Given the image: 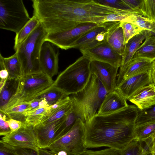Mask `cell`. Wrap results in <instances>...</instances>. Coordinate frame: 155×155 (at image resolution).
<instances>
[{
    "mask_svg": "<svg viewBox=\"0 0 155 155\" xmlns=\"http://www.w3.org/2000/svg\"><path fill=\"white\" fill-rule=\"evenodd\" d=\"M33 15L48 33L62 32L80 24L106 22L110 14L127 11L111 8L95 0H32Z\"/></svg>",
    "mask_w": 155,
    "mask_h": 155,
    "instance_id": "obj_1",
    "label": "cell"
},
{
    "mask_svg": "<svg viewBox=\"0 0 155 155\" xmlns=\"http://www.w3.org/2000/svg\"><path fill=\"white\" fill-rule=\"evenodd\" d=\"M139 110L136 106L128 105L111 113L96 115L85 124L87 148L107 147L123 150L134 139Z\"/></svg>",
    "mask_w": 155,
    "mask_h": 155,
    "instance_id": "obj_2",
    "label": "cell"
},
{
    "mask_svg": "<svg viewBox=\"0 0 155 155\" xmlns=\"http://www.w3.org/2000/svg\"><path fill=\"white\" fill-rule=\"evenodd\" d=\"M108 92L96 75L91 73L80 91L69 96L80 118L86 124L96 115Z\"/></svg>",
    "mask_w": 155,
    "mask_h": 155,
    "instance_id": "obj_3",
    "label": "cell"
},
{
    "mask_svg": "<svg viewBox=\"0 0 155 155\" xmlns=\"http://www.w3.org/2000/svg\"><path fill=\"white\" fill-rule=\"evenodd\" d=\"M91 60L89 57L82 55L59 74L53 85L69 96L80 91L91 74Z\"/></svg>",
    "mask_w": 155,
    "mask_h": 155,
    "instance_id": "obj_4",
    "label": "cell"
},
{
    "mask_svg": "<svg viewBox=\"0 0 155 155\" xmlns=\"http://www.w3.org/2000/svg\"><path fill=\"white\" fill-rule=\"evenodd\" d=\"M48 33L40 22L15 51L21 63L23 75L41 72L40 54Z\"/></svg>",
    "mask_w": 155,
    "mask_h": 155,
    "instance_id": "obj_5",
    "label": "cell"
},
{
    "mask_svg": "<svg viewBox=\"0 0 155 155\" xmlns=\"http://www.w3.org/2000/svg\"><path fill=\"white\" fill-rule=\"evenodd\" d=\"M52 78L42 72L23 75L19 80L17 90L0 111H4L20 104L29 102L48 89L53 84Z\"/></svg>",
    "mask_w": 155,
    "mask_h": 155,
    "instance_id": "obj_6",
    "label": "cell"
},
{
    "mask_svg": "<svg viewBox=\"0 0 155 155\" xmlns=\"http://www.w3.org/2000/svg\"><path fill=\"white\" fill-rule=\"evenodd\" d=\"M22 0H0V28L18 33L30 19Z\"/></svg>",
    "mask_w": 155,
    "mask_h": 155,
    "instance_id": "obj_7",
    "label": "cell"
},
{
    "mask_svg": "<svg viewBox=\"0 0 155 155\" xmlns=\"http://www.w3.org/2000/svg\"><path fill=\"white\" fill-rule=\"evenodd\" d=\"M85 124L78 118L71 129L66 134L53 142L46 149L57 154L60 151L68 155H77L87 150L84 143Z\"/></svg>",
    "mask_w": 155,
    "mask_h": 155,
    "instance_id": "obj_8",
    "label": "cell"
},
{
    "mask_svg": "<svg viewBox=\"0 0 155 155\" xmlns=\"http://www.w3.org/2000/svg\"><path fill=\"white\" fill-rule=\"evenodd\" d=\"M99 24L87 22L81 24L71 29L62 32L48 33L45 41L66 50L73 48L74 44L86 33Z\"/></svg>",
    "mask_w": 155,
    "mask_h": 155,
    "instance_id": "obj_9",
    "label": "cell"
},
{
    "mask_svg": "<svg viewBox=\"0 0 155 155\" xmlns=\"http://www.w3.org/2000/svg\"><path fill=\"white\" fill-rule=\"evenodd\" d=\"M82 55L89 57L91 60L106 63L120 68L122 56L118 54L105 40L91 48L80 50Z\"/></svg>",
    "mask_w": 155,
    "mask_h": 155,
    "instance_id": "obj_10",
    "label": "cell"
},
{
    "mask_svg": "<svg viewBox=\"0 0 155 155\" xmlns=\"http://www.w3.org/2000/svg\"><path fill=\"white\" fill-rule=\"evenodd\" d=\"M2 140L14 147L38 151L39 148L33 127L26 124L16 131L3 136Z\"/></svg>",
    "mask_w": 155,
    "mask_h": 155,
    "instance_id": "obj_11",
    "label": "cell"
},
{
    "mask_svg": "<svg viewBox=\"0 0 155 155\" xmlns=\"http://www.w3.org/2000/svg\"><path fill=\"white\" fill-rule=\"evenodd\" d=\"M119 68L105 62L91 60V73L97 75L108 93L115 90Z\"/></svg>",
    "mask_w": 155,
    "mask_h": 155,
    "instance_id": "obj_12",
    "label": "cell"
},
{
    "mask_svg": "<svg viewBox=\"0 0 155 155\" xmlns=\"http://www.w3.org/2000/svg\"><path fill=\"white\" fill-rule=\"evenodd\" d=\"M59 54L52 44L44 42L40 52V65L41 71L51 78L58 72Z\"/></svg>",
    "mask_w": 155,
    "mask_h": 155,
    "instance_id": "obj_13",
    "label": "cell"
},
{
    "mask_svg": "<svg viewBox=\"0 0 155 155\" xmlns=\"http://www.w3.org/2000/svg\"><path fill=\"white\" fill-rule=\"evenodd\" d=\"M151 71L138 74L122 81L115 90L128 100L140 88L153 84Z\"/></svg>",
    "mask_w": 155,
    "mask_h": 155,
    "instance_id": "obj_14",
    "label": "cell"
},
{
    "mask_svg": "<svg viewBox=\"0 0 155 155\" xmlns=\"http://www.w3.org/2000/svg\"><path fill=\"white\" fill-rule=\"evenodd\" d=\"M152 32L143 30L130 38L125 44L124 54L117 81V86L122 81L125 71L135 53L146 38Z\"/></svg>",
    "mask_w": 155,
    "mask_h": 155,
    "instance_id": "obj_15",
    "label": "cell"
},
{
    "mask_svg": "<svg viewBox=\"0 0 155 155\" xmlns=\"http://www.w3.org/2000/svg\"><path fill=\"white\" fill-rule=\"evenodd\" d=\"M66 115L54 122L45 125L39 124L33 127L39 148L47 149L53 142L56 132Z\"/></svg>",
    "mask_w": 155,
    "mask_h": 155,
    "instance_id": "obj_16",
    "label": "cell"
},
{
    "mask_svg": "<svg viewBox=\"0 0 155 155\" xmlns=\"http://www.w3.org/2000/svg\"><path fill=\"white\" fill-rule=\"evenodd\" d=\"M138 109L143 110L155 104V86L153 84L137 91L128 100Z\"/></svg>",
    "mask_w": 155,
    "mask_h": 155,
    "instance_id": "obj_17",
    "label": "cell"
},
{
    "mask_svg": "<svg viewBox=\"0 0 155 155\" xmlns=\"http://www.w3.org/2000/svg\"><path fill=\"white\" fill-rule=\"evenodd\" d=\"M128 105L126 99L118 91L115 90L107 94L98 110L97 114L111 113Z\"/></svg>",
    "mask_w": 155,
    "mask_h": 155,
    "instance_id": "obj_18",
    "label": "cell"
},
{
    "mask_svg": "<svg viewBox=\"0 0 155 155\" xmlns=\"http://www.w3.org/2000/svg\"><path fill=\"white\" fill-rule=\"evenodd\" d=\"M115 22H106L99 24L82 36L74 44L72 48L80 50L91 48L99 43L96 41L97 35L101 32L107 31Z\"/></svg>",
    "mask_w": 155,
    "mask_h": 155,
    "instance_id": "obj_19",
    "label": "cell"
},
{
    "mask_svg": "<svg viewBox=\"0 0 155 155\" xmlns=\"http://www.w3.org/2000/svg\"><path fill=\"white\" fill-rule=\"evenodd\" d=\"M120 22L116 21L108 30L106 40L118 54L123 56L125 47L122 29Z\"/></svg>",
    "mask_w": 155,
    "mask_h": 155,
    "instance_id": "obj_20",
    "label": "cell"
},
{
    "mask_svg": "<svg viewBox=\"0 0 155 155\" xmlns=\"http://www.w3.org/2000/svg\"><path fill=\"white\" fill-rule=\"evenodd\" d=\"M0 64L1 69L8 71V78L19 80L23 76L21 63L16 52L7 58L4 57L0 53Z\"/></svg>",
    "mask_w": 155,
    "mask_h": 155,
    "instance_id": "obj_21",
    "label": "cell"
},
{
    "mask_svg": "<svg viewBox=\"0 0 155 155\" xmlns=\"http://www.w3.org/2000/svg\"><path fill=\"white\" fill-rule=\"evenodd\" d=\"M152 61L144 58H133L125 71L122 81L138 74L150 71L152 68Z\"/></svg>",
    "mask_w": 155,
    "mask_h": 155,
    "instance_id": "obj_22",
    "label": "cell"
},
{
    "mask_svg": "<svg viewBox=\"0 0 155 155\" xmlns=\"http://www.w3.org/2000/svg\"><path fill=\"white\" fill-rule=\"evenodd\" d=\"M144 58L152 61L155 60V35L152 33L146 38L133 58Z\"/></svg>",
    "mask_w": 155,
    "mask_h": 155,
    "instance_id": "obj_23",
    "label": "cell"
},
{
    "mask_svg": "<svg viewBox=\"0 0 155 155\" xmlns=\"http://www.w3.org/2000/svg\"><path fill=\"white\" fill-rule=\"evenodd\" d=\"M19 80L8 78L4 86L0 91V110L5 107L16 93Z\"/></svg>",
    "mask_w": 155,
    "mask_h": 155,
    "instance_id": "obj_24",
    "label": "cell"
},
{
    "mask_svg": "<svg viewBox=\"0 0 155 155\" xmlns=\"http://www.w3.org/2000/svg\"><path fill=\"white\" fill-rule=\"evenodd\" d=\"M50 112L49 106L39 108L26 112L24 114V123L26 125L34 127L40 124Z\"/></svg>",
    "mask_w": 155,
    "mask_h": 155,
    "instance_id": "obj_25",
    "label": "cell"
},
{
    "mask_svg": "<svg viewBox=\"0 0 155 155\" xmlns=\"http://www.w3.org/2000/svg\"><path fill=\"white\" fill-rule=\"evenodd\" d=\"M121 152V155H146L150 152V144L134 139Z\"/></svg>",
    "mask_w": 155,
    "mask_h": 155,
    "instance_id": "obj_26",
    "label": "cell"
},
{
    "mask_svg": "<svg viewBox=\"0 0 155 155\" xmlns=\"http://www.w3.org/2000/svg\"><path fill=\"white\" fill-rule=\"evenodd\" d=\"M40 22L38 18L33 15L26 25L16 34L14 46V49L15 51L21 44L37 27Z\"/></svg>",
    "mask_w": 155,
    "mask_h": 155,
    "instance_id": "obj_27",
    "label": "cell"
},
{
    "mask_svg": "<svg viewBox=\"0 0 155 155\" xmlns=\"http://www.w3.org/2000/svg\"><path fill=\"white\" fill-rule=\"evenodd\" d=\"M79 118L80 117L77 111L73 106L72 109L66 115L63 121L56 131L53 142L67 133Z\"/></svg>",
    "mask_w": 155,
    "mask_h": 155,
    "instance_id": "obj_28",
    "label": "cell"
},
{
    "mask_svg": "<svg viewBox=\"0 0 155 155\" xmlns=\"http://www.w3.org/2000/svg\"><path fill=\"white\" fill-rule=\"evenodd\" d=\"M134 139L142 141L155 137V122L135 126L134 131Z\"/></svg>",
    "mask_w": 155,
    "mask_h": 155,
    "instance_id": "obj_29",
    "label": "cell"
},
{
    "mask_svg": "<svg viewBox=\"0 0 155 155\" xmlns=\"http://www.w3.org/2000/svg\"><path fill=\"white\" fill-rule=\"evenodd\" d=\"M68 96L53 84L48 89L36 98L45 100L50 106Z\"/></svg>",
    "mask_w": 155,
    "mask_h": 155,
    "instance_id": "obj_30",
    "label": "cell"
},
{
    "mask_svg": "<svg viewBox=\"0 0 155 155\" xmlns=\"http://www.w3.org/2000/svg\"><path fill=\"white\" fill-rule=\"evenodd\" d=\"M29 107V102H26L18 104L4 111H0L5 114L8 118L15 119L24 123V114L27 111Z\"/></svg>",
    "mask_w": 155,
    "mask_h": 155,
    "instance_id": "obj_31",
    "label": "cell"
},
{
    "mask_svg": "<svg viewBox=\"0 0 155 155\" xmlns=\"http://www.w3.org/2000/svg\"><path fill=\"white\" fill-rule=\"evenodd\" d=\"M73 107V105L71 100L59 108L50 112L48 117L39 124L45 125L58 120L69 113Z\"/></svg>",
    "mask_w": 155,
    "mask_h": 155,
    "instance_id": "obj_32",
    "label": "cell"
},
{
    "mask_svg": "<svg viewBox=\"0 0 155 155\" xmlns=\"http://www.w3.org/2000/svg\"><path fill=\"white\" fill-rule=\"evenodd\" d=\"M123 21L133 23L144 30H148L151 32L154 22L142 15L139 14L131 15L127 17Z\"/></svg>",
    "mask_w": 155,
    "mask_h": 155,
    "instance_id": "obj_33",
    "label": "cell"
},
{
    "mask_svg": "<svg viewBox=\"0 0 155 155\" xmlns=\"http://www.w3.org/2000/svg\"><path fill=\"white\" fill-rule=\"evenodd\" d=\"M120 25L123 30L125 44L130 38L144 30L137 25L129 22H120Z\"/></svg>",
    "mask_w": 155,
    "mask_h": 155,
    "instance_id": "obj_34",
    "label": "cell"
},
{
    "mask_svg": "<svg viewBox=\"0 0 155 155\" xmlns=\"http://www.w3.org/2000/svg\"><path fill=\"white\" fill-rule=\"evenodd\" d=\"M152 122H155V104L143 110H139L135 126Z\"/></svg>",
    "mask_w": 155,
    "mask_h": 155,
    "instance_id": "obj_35",
    "label": "cell"
},
{
    "mask_svg": "<svg viewBox=\"0 0 155 155\" xmlns=\"http://www.w3.org/2000/svg\"><path fill=\"white\" fill-rule=\"evenodd\" d=\"M139 8L143 16L155 22V0H141Z\"/></svg>",
    "mask_w": 155,
    "mask_h": 155,
    "instance_id": "obj_36",
    "label": "cell"
},
{
    "mask_svg": "<svg viewBox=\"0 0 155 155\" xmlns=\"http://www.w3.org/2000/svg\"><path fill=\"white\" fill-rule=\"evenodd\" d=\"M77 155H121V151L110 148L98 150H88Z\"/></svg>",
    "mask_w": 155,
    "mask_h": 155,
    "instance_id": "obj_37",
    "label": "cell"
},
{
    "mask_svg": "<svg viewBox=\"0 0 155 155\" xmlns=\"http://www.w3.org/2000/svg\"><path fill=\"white\" fill-rule=\"evenodd\" d=\"M101 4L115 9L126 10L129 9L123 0H97Z\"/></svg>",
    "mask_w": 155,
    "mask_h": 155,
    "instance_id": "obj_38",
    "label": "cell"
},
{
    "mask_svg": "<svg viewBox=\"0 0 155 155\" xmlns=\"http://www.w3.org/2000/svg\"><path fill=\"white\" fill-rule=\"evenodd\" d=\"M6 115L0 111V135L5 136L11 133V131L7 122Z\"/></svg>",
    "mask_w": 155,
    "mask_h": 155,
    "instance_id": "obj_39",
    "label": "cell"
},
{
    "mask_svg": "<svg viewBox=\"0 0 155 155\" xmlns=\"http://www.w3.org/2000/svg\"><path fill=\"white\" fill-rule=\"evenodd\" d=\"M0 155H17V154L13 146L1 140Z\"/></svg>",
    "mask_w": 155,
    "mask_h": 155,
    "instance_id": "obj_40",
    "label": "cell"
},
{
    "mask_svg": "<svg viewBox=\"0 0 155 155\" xmlns=\"http://www.w3.org/2000/svg\"><path fill=\"white\" fill-rule=\"evenodd\" d=\"M6 121L8 124L11 133L16 131L25 125L21 121L12 118H8Z\"/></svg>",
    "mask_w": 155,
    "mask_h": 155,
    "instance_id": "obj_41",
    "label": "cell"
},
{
    "mask_svg": "<svg viewBox=\"0 0 155 155\" xmlns=\"http://www.w3.org/2000/svg\"><path fill=\"white\" fill-rule=\"evenodd\" d=\"M13 147L17 155H39L38 150L30 148Z\"/></svg>",
    "mask_w": 155,
    "mask_h": 155,
    "instance_id": "obj_42",
    "label": "cell"
},
{
    "mask_svg": "<svg viewBox=\"0 0 155 155\" xmlns=\"http://www.w3.org/2000/svg\"><path fill=\"white\" fill-rule=\"evenodd\" d=\"M71 100L69 96L59 100L54 104L49 106L50 112L59 108L68 103Z\"/></svg>",
    "mask_w": 155,
    "mask_h": 155,
    "instance_id": "obj_43",
    "label": "cell"
},
{
    "mask_svg": "<svg viewBox=\"0 0 155 155\" xmlns=\"http://www.w3.org/2000/svg\"><path fill=\"white\" fill-rule=\"evenodd\" d=\"M123 0L129 9H139V5L141 1V0Z\"/></svg>",
    "mask_w": 155,
    "mask_h": 155,
    "instance_id": "obj_44",
    "label": "cell"
},
{
    "mask_svg": "<svg viewBox=\"0 0 155 155\" xmlns=\"http://www.w3.org/2000/svg\"><path fill=\"white\" fill-rule=\"evenodd\" d=\"M41 100V99L35 98L29 101V108L26 112L40 108V103Z\"/></svg>",
    "mask_w": 155,
    "mask_h": 155,
    "instance_id": "obj_45",
    "label": "cell"
},
{
    "mask_svg": "<svg viewBox=\"0 0 155 155\" xmlns=\"http://www.w3.org/2000/svg\"><path fill=\"white\" fill-rule=\"evenodd\" d=\"M38 152L39 155H57L51 151L46 149L39 148Z\"/></svg>",
    "mask_w": 155,
    "mask_h": 155,
    "instance_id": "obj_46",
    "label": "cell"
},
{
    "mask_svg": "<svg viewBox=\"0 0 155 155\" xmlns=\"http://www.w3.org/2000/svg\"><path fill=\"white\" fill-rule=\"evenodd\" d=\"M9 75L8 71L6 69H1L0 71V77L1 79H6Z\"/></svg>",
    "mask_w": 155,
    "mask_h": 155,
    "instance_id": "obj_47",
    "label": "cell"
},
{
    "mask_svg": "<svg viewBox=\"0 0 155 155\" xmlns=\"http://www.w3.org/2000/svg\"><path fill=\"white\" fill-rule=\"evenodd\" d=\"M150 150L151 153L155 152V137L152 140L150 146Z\"/></svg>",
    "mask_w": 155,
    "mask_h": 155,
    "instance_id": "obj_48",
    "label": "cell"
},
{
    "mask_svg": "<svg viewBox=\"0 0 155 155\" xmlns=\"http://www.w3.org/2000/svg\"><path fill=\"white\" fill-rule=\"evenodd\" d=\"M151 72L153 83L155 86V68H152Z\"/></svg>",
    "mask_w": 155,
    "mask_h": 155,
    "instance_id": "obj_49",
    "label": "cell"
},
{
    "mask_svg": "<svg viewBox=\"0 0 155 155\" xmlns=\"http://www.w3.org/2000/svg\"><path fill=\"white\" fill-rule=\"evenodd\" d=\"M7 79L8 78L6 79H1L0 82V91L2 90L4 86Z\"/></svg>",
    "mask_w": 155,
    "mask_h": 155,
    "instance_id": "obj_50",
    "label": "cell"
},
{
    "mask_svg": "<svg viewBox=\"0 0 155 155\" xmlns=\"http://www.w3.org/2000/svg\"><path fill=\"white\" fill-rule=\"evenodd\" d=\"M151 32L153 35H155V22H154L153 23Z\"/></svg>",
    "mask_w": 155,
    "mask_h": 155,
    "instance_id": "obj_51",
    "label": "cell"
},
{
    "mask_svg": "<svg viewBox=\"0 0 155 155\" xmlns=\"http://www.w3.org/2000/svg\"><path fill=\"white\" fill-rule=\"evenodd\" d=\"M57 155H68L67 153L64 151H60L58 153Z\"/></svg>",
    "mask_w": 155,
    "mask_h": 155,
    "instance_id": "obj_52",
    "label": "cell"
},
{
    "mask_svg": "<svg viewBox=\"0 0 155 155\" xmlns=\"http://www.w3.org/2000/svg\"><path fill=\"white\" fill-rule=\"evenodd\" d=\"M152 68H155V60L152 61Z\"/></svg>",
    "mask_w": 155,
    "mask_h": 155,
    "instance_id": "obj_53",
    "label": "cell"
},
{
    "mask_svg": "<svg viewBox=\"0 0 155 155\" xmlns=\"http://www.w3.org/2000/svg\"><path fill=\"white\" fill-rule=\"evenodd\" d=\"M146 155H152V154L151 152H150L147 153Z\"/></svg>",
    "mask_w": 155,
    "mask_h": 155,
    "instance_id": "obj_54",
    "label": "cell"
},
{
    "mask_svg": "<svg viewBox=\"0 0 155 155\" xmlns=\"http://www.w3.org/2000/svg\"><path fill=\"white\" fill-rule=\"evenodd\" d=\"M152 155H155V152L151 153Z\"/></svg>",
    "mask_w": 155,
    "mask_h": 155,
    "instance_id": "obj_55",
    "label": "cell"
}]
</instances>
